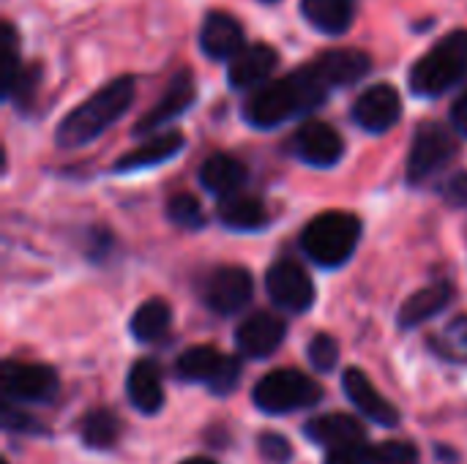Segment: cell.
Masks as SVG:
<instances>
[{
	"mask_svg": "<svg viewBox=\"0 0 467 464\" xmlns=\"http://www.w3.org/2000/svg\"><path fill=\"white\" fill-rule=\"evenodd\" d=\"M304 16L323 33L339 36L353 25L356 3L353 0H301Z\"/></svg>",
	"mask_w": 467,
	"mask_h": 464,
	"instance_id": "obj_21",
	"label": "cell"
},
{
	"mask_svg": "<svg viewBox=\"0 0 467 464\" xmlns=\"http://www.w3.org/2000/svg\"><path fill=\"white\" fill-rule=\"evenodd\" d=\"M19 57H16V33L8 22H3V41H0V74H3V93L11 88L14 77L19 74Z\"/></svg>",
	"mask_w": 467,
	"mask_h": 464,
	"instance_id": "obj_31",
	"label": "cell"
},
{
	"mask_svg": "<svg viewBox=\"0 0 467 464\" xmlns=\"http://www.w3.org/2000/svg\"><path fill=\"white\" fill-rule=\"evenodd\" d=\"M457 153V142L454 137L438 126V123H424L413 139L410 148V159H408V178L413 183L427 180L432 172H438L441 167H446Z\"/></svg>",
	"mask_w": 467,
	"mask_h": 464,
	"instance_id": "obj_6",
	"label": "cell"
},
{
	"mask_svg": "<svg viewBox=\"0 0 467 464\" xmlns=\"http://www.w3.org/2000/svg\"><path fill=\"white\" fill-rule=\"evenodd\" d=\"M181 464H216L213 459H208V457H192V459H183Z\"/></svg>",
	"mask_w": 467,
	"mask_h": 464,
	"instance_id": "obj_38",
	"label": "cell"
},
{
	"mask_svg": "<svg viewBox=\"0 0 467 464\" xmlns=\"http://www.w3.org/2000/svg\"><path fill=\"white\" fill-rule=\"evenodd\" d=\"M315 68V74L328 85V88H337V85H350V82H358L372 60L367 52L361 49H331V52H323L315 63H309Z\"/></svg>",
	"mask_w": 467,
	"mask_h": 464,
	"instance_id": "obj_15",
	"label": "cell"
},
{
	"mask_svg": "<svg viewBox=\"0 0 467 464\" xmlns=\"http://www.w3.org/2000/svg\"><path fill=\"white\" fill-rule=\"evenodd\" d=\"M219 219L230 230H260L268 222V213L257 197L230 194L219 202Z\"/></svg>",
	"mask_w": 467,
	"mask_h": 464,
	"instance_id": "obj_24",
	"label": "cell"
},
{
	"mask_svg": "<svg viewBox=\"0 0 467 464\" xmlns=\"http://www.w3.org/2000/svg\"><path fill=\"white\" fill-rule=\"evenodd\" d=\"M328 464H372V454L367 440L361 443H350L342 449H331L328 451Z\"/></svg>",
	"mask_w": 467,
	"mask_h": 464,
	"instance_id": "obj_33",
	"label": "cell"
},
{
	"mask_svg": "<svg viewBox=\"0 0 467 464\" xmlns=\"http://www.w3.org/2000/svg\"><path fill=\"white\" fill-rule=\"evenodd\" d=\"M129 399L131 405L150 416L161 407L164 402V388H161V372L153 361H137L129 372V383H126Z\"/></svg>",
	"mask_w": 467,
	"mask_h": 464,
	"instance_id": "obj_18",
	"label": "cell"
},
{
	"mask_svg": "<svg viewBox=\"0 0 467 464\" xmlns=\"http://www.w3.org/2000/svg\"><path fill=\"white\" fill-rule=\"evenodd\" d=\"M462 79H467V30L441 38L410 71V88L419 96H441Z\"/></svg>",
	"mask_w": 467,
	"mask_h": 464,
	"instance_id": "obj_3",
	"label": "cell"
},
{
	"mask_svg": "<svg viewBox=\"0 0 467 464\" xmlns=\"http://www.w3.org/2000/svg\"><path fill=\"white\" fill-rule=\"evenodd\" d=\"M181 148H183V134H181V131L159 134V137L148 139L145 145H140L137 150L126 153V156L115 164V172H131V170H142V167L161 164V161L172 159Z\"/></svg>",
	"mask_w": 467,
	"mask_h": 464,
	"instance_id": "obj_22",
	"label": "cell"
},
{
	"mask_svg": "<svg viewBox=\"0 0 467 464\" xmlns=\"http://www.w3.org/2000/svg\"><path fill=\"white\" fill-rule=\"evenodd\" d=\"M293 150L301 161L312 167H331L342 159L345 142L337 129H331L323 120H309L304 123L296 137H293Z\"/></svg>",
	"mask_w": 467,
	"mask_h": 464,
	"instance_id": "obj_11",
	"label": "cell"
},
{
	"mask_svg": "<svg viewBox=\"0 0 467 464\" xmlns=\"http://www.w3.org/2000/svg\"><path fill=\"white\" fill-rule=\"evenodd\" d=\"M167 216H170V222H175L178 227H186V230H197L205 222L202 208H200V202L192 194H175V197H170Z\"/></svg>",
	"mask_w": 467,
	"mask_h": 464,
	"instance_id": "obj_29",
	"label": "cell"
},
{
	"mask_svg": "<svg viewBox=\"0 0 467 464\" xmlns=\"http://www.w3.org/2000/svg\"><path fill=\"white\" fill-rule=\"evenodd\" d=\"M400 112H402V101L397 88L391 85H372L353 104V120L369 134L389 131L400 120Z\"/></svg>",
	"mask_w": 467,
	"mask_h": 464,
	"instance_id": "obj_10",
	"label": "cell"
},
{
	"mask_svg": "<svg viewBox=\"0 0 467 464\" xmlns=\"http://www.w3.org/2000/svg\"><path fill=\"white\" fill-rule=\"evenodd\" d=\"M120 429H123L120 418L112 410L99 407V410L85 416V421H82V440L90 449H109V446L118 443Z\"/></svg>",
	"mask_w": 467,
	"mask_h": 464,
	"instance_id": "obj_27",
	"label": "cell"
},
{
	"mask_svg": "<svg viewBox=\"0 0 467 464\" xmlns=\"http://www.w3.org/2000/svg\"><path fill=\"white\" fill-rule=\"evenodd\" d=\"M323 399V388L296 369H276L268 372L254 386V405L271 416L293 413L301 407H312Z\"/></svg>",
	"mask_w": 467,
	"mask_h": 464,
	"instance_id": "obj_5",
	"label": "cell"
},
{
	"mask_svg": "<svg viewBox=\"0 0 467 464\" xmlns=\"http://www.w3.org/2000/svg\"><path fill=\"white\" fill-rule=\"evenodd\" d=\"M328 85L315 74L312 66L293 71L285 79H274L249 93L244 115L257 129H274L301 112H309L323 104Z\"/></svg>",
	"mask_w": 467,
	"mask_h": 464,
	"instance_id": "obj_1",
	"label": "cell"
},
{
	"mask_svg": "<svg viewBox=\"0 0 467 464\" xmlns=\"http://www.w3.org/2000/svg\"><path fill=\"white\" fill-rule=\"evenodd\" d=\"M285 334L287 325L279 314L257 312L241 323V328L235 331V345L249 358H268L285 342Z\"/></svg>",
	"mask_w": 467,
	"mask_h": 464,
	"instance_id": "obj_12",
	"label": "cell"
},
{
	"mask_svg": "<svg viewBox=\"0 0 467 464\" xmlns=\"http://www.w3.org/2000/svg\"><path fill=\"white\" fill-rule=\"evenodd\" d=\"M238 380H241V364H238L235 358H227V356H224V364H222L216 380H213L208 388H211L213 394H230V391L238 386Z\"/></svg>",
	"mask_w": 467,
	"mask_h": 464,
	"instance_id": "obj_34",
	"label": "cell"
},
{
	"mask_svg": "<svg viewBox=\"0 0 467 464\" xmlns=\"http://www.w3.org/2000/svg\"><path fill=\"white\" fill-rule=\"evenodd\" d=\"M372 464H416L419 462V449L405 440H386L378 446H369Z\"/></svg>",
	"mask_w": 467,
	"mask_h": 464,
	"instance_id": "obj_30",
	"label": "cell"
},
{
	"mask_svg": "<svg viewBox=\"0 0 467 464\" xmlns=\"http://www.w3.org/2000/svg\"><path fill=\"white\" fill-rule=\"evenodd\" d=\"M451 123H454V129L460 134L467 137V90L454 101V107H451Z\"/></svg>",
	"mask_w": 467,
	"mask_h": 464,
	"instance_id": "obj_37",
	"label": "cell"
},
{
	"mask_svg": "<svg viewBox=\"0 0 467 464\" xmlns=\"http://www.w3.org/2000/svg\"><path fill=\"white\" fill-rule=\"evenodd\" d=\"M345 394L348 399L375 424L380 427H397L400 424V413L397 407L372 386V380L361 372V369H348L345 372Z\"/></svg>",
	"mask_w": 467,
	"mask_h": 464,
	"instance_id": "obj_13",
	"label": "cell"
},
{
	"mask_svg": "<svg viewBox=\"0 0 467 464\" xmlns=\"http://www.w3.org/2000/svg\"><path fill=\"white\" fill-rule=\"evenodd\" d=\"M170 320H172L170 304L161 301V298H150V301H145L134 312V317H131V334L140 342H156V339H161L167 334Z\"/></svg>",
	"mask_w": 467,
	"mask_h": 464,
	"instance_id": "obj_26",
	"label": "cell"
},
{
	"mask_svg": "<svg viewBox=\"0 0 467 464\" xmlns=\"http://www.w3.org/2000/svg\"><path fill=\"white\" fill-rule=\"evenodd\" d=\"M306 435L323 446V449H342L350 443H361L364 440V429L353 416L345 413H331V416H320L315 421L306 424Z\"/></svg>",
	"mask_w": 467,
	"mask_h": 464,
	"instance_id": "obj_19",
	"label": "cell"
},
{
	"mask_svg": "<svg viewBox=\"0 0 467 464\" xmlns=\"http://www.w3.org/2000/svg\"><path fill=\"white\" fill-rule=\"evenodd\" d=\"M192 104H194V82H192V74L189 71H181L170 82V88L164 90V96L159 98V104L150 107L145 112V118L137 123V134H145V131L159 129L161 123H167V120L178 118L181 112H186Z\"/></svg>",
	"mask_w": 467,
	"mask_h": 464,
	"instance_id": "obj_17",
	"label": "cell"
},
{
	"mask_svg": "<svg viewBox=\"0 0 467 464\" xmlns=\"http://www.w3.org/2000/svg\"><path fill=\"white\" fill-rule=\"evenodd\" d=\"M222 364H224V356H222L216 347L200 345V347H189V350L178 358L175 369H178V377H183V380L208 383V386H211V383L216 380Z\"/></svg>",
	"mask_w": 467,
	"mask_h": 464,
	"instance_id": "obj_25",
	"label": "cell"
},
{
	"mask_svg": "<svg viewBox=\"0 0 467 464\" xmlns=\"http://www.w3.org/2000/svg\"><path fill=\"white\" fill-rule=\"evenodd\" d=\"M3 391L19 402H47L57 394V375L44 364H3Z\"/></svg>",
	"mask_w": 467,
	"mask_h": 464,
	"instance_id": "obj_9",
	"label": "cell"
},
{
	"mask_svg": "<svg viewBox=\"0 0 467 464\" xmlns=\"http://www.w3.org/2000/svg\"><path fill=\"white\" fill-rule=\"evenodd\" d=\"M200 180L202 186L216 194V197H230L235 194L244 180H246V167L241 161H235L233 156L224 153H213L211 159H205V164L200 167Z\"/></svg>",
	"mask_w": 467,
	"mask_h": 464,
	"instance_id": "obj_20",
	"label": "cell"
},
{
	"mask_svg": "<svg viewBox=\"0 0 467 464\" xmlns=\"http://www.w3.org/2000/svg\"><path fill=\"white\" fill-rule=\"evenodd\" d=\"M252 293H254L252 273L246 268H241V265H224V268H216L208 276L202 298H205L211 312L235 314L252 301Z\"/></svg>",
	"mask_w": 467,
	"mask_h": 464,
	"instance_id": "obj_7",
	"label": "cell"
},
{
	"mask_svg": "<svg viewBox=\"0 0 467 464\" xmlns=\"http://www.w3.org/2000/svg\"><path fill=\"white\" fill-rule=\"evenodd\" d=\"M200 46L213 60L235 57L244 49V27H241V22L227 11L208 14L205 22H202V30H200Z\"/></svg>",
	"mask_w": 467,
	"mask_h": 464,
	"instance_id": "obj_14",
	"label": "cell"
},
{
	"mask_svg": "<svg viewBox=\"0 0 467 464\" xmlns=\"http://www.w3.org/2000/svg\"><path fill=\"white\" fill-rule=\"evenodd\" d=\"M451 287L449 284H432V287H424L419 290L416 295H410L402 309H400V325L402 328H413V325H421L427 323L430 317H435L438 312H443L451 301Z\"/></svg>",
	"mask_w": 467,
	"mask_h": 464,
	"instance_id": "obj_23",
	"label": "cell"
},
{
	"mask_svg": "<svg viewBox=\"0 0 467 464\" xmlns=\"http://www.w3.org/2000/svg\"><path fill=\"white\" fill-rule=\"evenodd\" d=\"M279 63V55L274 46L268 44H252V46H244L233 63H230V85L238 88V90H249V88H257Z\"/></svg>",
	"mask_w": 467,
	"mask_h": 464,
	"instance_id": "obj_16",
	"label": "cell"
},
{
	"mask_svg": "<svg viewBox=\"0 0 467 464\" xmlns=\"http://www.w3.org/2000/svg\"><path fill=\"white\" fill-rule=\"evenodd\" d=\"M134 101V79L118 77L109 85H104L99 93H93L85 104L74 107L57 126V145L63 148H79L96 139L107 126L120 120L126 109Z\"/></svg>",
	"mask_w": 467,
	"mask_h": 464,
	"instance_id": "obj_2",
	"label": "cell"
},
{
	"mask_svg": "<svg viewBox=\"0 0 467 464\" xmlns=\"http://www.w3.org/2000/svg\"><path fill=\"white\" fill-rule=\"evenodd\" d=\"M358 238H361V222L353 213L328 211L309 222V227L301 235V246L312 263L323 268H339L353 257Z\"/></svg>",
	"mask_w": 467,
	"mask_h": 464,
	"instance_id": "obj_4",
	"label": "cell"
},
{
	"mask_svg": "<svg viewBox=\"0 0 467 464\" xmlns=\"http://www.w3.org/2000/svg\"><path fill=\"white\" fill-rule=\"evenodd\" d=\"M257 446H260V454L268 459V462H287L290 459V443L282 438V435H263L260 440H257Z\"/></svg>",
	"mask_w": 467,
	"mask_h": 464,
	"instance_id": "obj_35",
	"label": "cell"
},
{
	"mask_svg": "<svg viewBox=\"0 0 467 464\" xmlns=\"http://www.w3.org/2000/svg\"><path fill=\"white\" fill-rule=\"evenodd\" d=\"M265 3H276V0H265Z\"/></svg>",
	"mask_w": 467,
	"mask_h": 464,
	"instance_id": "obj_39",
	"label": "cell"
},
{
	"mask_svg": "<svg viewBox=\"0 0 467 464\" xmlns=\"http://www.w3.org/2000/svg\"><path fill=\"white\" fill-rule=\"evenodd\" d=\"M265 290L279 309H287L296 314L306 312L315 301L312 279L298 263H290V260L271 265V271L265 273Z\"/></svg>",
	"mask_w": 467,
	"mask_h": 464,
	"instance_id": "obj_8",
	"label": "cell"
},
{
	"mask_svg": "<svg viewBox=\"0 0 467 464\" xmlns=\"http://www.w3.org/2000/svg\"><path fill=\"white\" fill-rule=\"evenodd\" d=\"M443 194H446V200H449L451 205L467 208V172H462V175H454V178L446 183Z\"/></svg>",
	"mask_w": 467,
	"mask_h": 464,
	"instance_id": "obj_36",
	"label": "cell"
},
{
	"mask_svg": "<svg viewBox=\"0 0 467 464\" xmlns=\"http://www.w3.org/2000/svg\"><path fill=\"white\" fill-rule=\"evenodd\" d=\"M309 361H312L315 369L331 372L337 366V361H339V345H337V339L328 336V334H317L309 342Z\"/></svg>",
	"mask_w": 467,
	"mask_h": 464,
	"instance_id": "obj_32",
	"label": "cell"
},
{
	"mask_svg": "<svg viewBox=\"0 0 467 464\" xmlns=\"http://www.w3.org/2000/svg\"><path fill=\"white\" fill-rule=\"evenodd\" d=\"M432 347L438 350V356L457 361V364H467V317H457L454 323H449L441 336L432 339Z\"/></svg>",
	"mask_w": 467,
	"mask_h": 464,
	"instance_id": "obj_28",
	"label": "cell"
}]
</instances>
